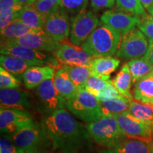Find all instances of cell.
I'll use <instances>...</instances> for the list:
<instances>
[{
  "label": "cell",
  "mask_w": 153,
  "mask_h": 153,
  "mask_svg": "<svg viewBox=\"0 0 153 153\" xmlns=\"http://www.w3.org/2000/svg\"><path fill=\"white\" fill-rule=\"evenodd\" d=\"M121 34L106 24H100L81 46L91 57L115 55L119 46Z\"/></svg>",
  "instance_id": "7a4b0ae2"
},
{
  "label": "cell",
  "mask_w": 153,
  "mask_h": 153,
  "mask_svg": "<svg viewBox=\"0 0 153 153\" xmlns=\"http://www.w3.org/2000/svg\"><path fill=\"white\" fill-rule=\"evenodd\" d=\"M100 20L102 24L108 25L119 31L122 36L136 28L139 18L123 11L108 10L103 13Z\"/></svg>",
  "instance_id": "9a60e30c"
},
{
  "label": "cell",
  "mask_w": 153,
  "mask_h": 153,
  "mask_svg": "<svg viewBox=\"0 0 153 153\" xmlns=\"http://www.w3.org/2000/svg\"><path fill=\"white\" fill-rule=\"evenodd\" d=\"M106 153H151V145L137 140H125Z\"/></svg>",
  "instance_id": "484cf974"
},
{
  "label": "cell",
  "mask_w": 153,
  "mask_h": 153,
  "mask_svg": "<svg viewBox=\"0 0 153 153\" xmlns=\"http://www.w3.org/2000/svg\"><path fill=\"white\" fill-rule=\"evenodd\" d=\"M73 83L78 87H84L91 75L90 68L88 66H71L63 65Z\"/></svg>",
  "instance_id": "f1b7e54d"
},
{
  "label": "cell",
  "mask_w": 153,
  "mask_h": 153,
  "mask_svg": "<svg viewBox=\"0 0 153 153\" xmlns=\"http://www.w3.org/2000/svg\"><path fill=\"white\" fill-rule=\"evenodd\" d=\"M131 101L129 99L122 94L109 100L100 101L102 117L116 116L128 111Z\"/></svg>",
  "instance_id": "44dd1931"
},
{
  "label": "cell",
  "mask_w": 153,
  "mask_h": 153,
  "mask_svg": "<svg viewBox=\"0 0 153 153\" xmlns=\"http://www.w3.org/2000/svg\"><path fill=\"white\" fill-rule=\"evenodd\" d=\"M111 82H112V80H111L110 78L91 75L86 82L84 88L89 92L97 97L98 94Z\"/></svg>",
  "instance_id": "1f68e13d"
},
{
  "label": "cell",
  "mask_w": 153,
  "mask_h": 153,
  "mask_svg": "<svg viewBox=\"0 0 153 153\" xmlns=\"http://www.w3.org/2000/svg\"><path fill=\"white\" fill-rule=\"evenodd\" d=\"M0 65L6 70L16 76H23L24 72L28 68L31 66H34L30 63L16 57L5 55H1Z\"/></svg>",
  "instance_id": "4316f807"
},
{
  "label": "cell",
  "mask_w": 153,
  "mask_h": 153,
  "mask_svg": "<svg viewBox=\"0 0 153 153\" xmlns=\"http://www.w3.org/2000/svg\"><path fill=\"white\" fill-rule=\"evenodd\" d=\"M133 83L136 82L144 76L153 72V65L144 58L132 59L128 61Z\"/></svg>",
  "instance_id": "83f0119b"
},
{
  "label": "cell",
  "mask_w": 153,
  "mask_h": 153,
  "mask_svg": "<svg viewBox=\"0 0 153 153\" xmlns=\"http://www.w3.org/2000/svg\"><path fill=\"white\" fill-rule=\"evenodd\" d=\"M23 7L16 0H0V29L16 20Z\"/></svg>",
  "instance_id": "603a6c76"
},
{
  "label": "cell",
  "mask_w": 153,
  "mask_h": 153,
  "mask_svg": "<svg viewBox=\"0 0 153 153\" xmlns=\"http://www.w3.org/2000/svg\"><path fill=\"white\" fill-rule=\"evenodd\" d=\"M53 80L57 91L66 101L73 99L79 90V87L73 83L63 67L55 72Z\"/></svg>",
  "instance_id": "ac0fdd59"
},
{
  "label": "cell",
  "mask_w": 153,
  "mask_h": 153,
  "mask_svg": "<svg viewBox=\"0 0 153 153\" xmlns=\"http://www.w3.org/2000/svg\"><path fill=\"white\" fill-rule=\"evenodd\" d=\"M58 62L71 66H88L91 65L94 57L85 52L80 45H74L68 39L61 42L55 52Z\"/></svg>",
  "instance_id": "8fae6325"
},
{
  "label": "cell",
  "mask_w": 153,
  "mask_h": 153,
  "mask_svg": "<svg viewBox=\"0 0 153 153\" xmlns=\"http://www.w3.org/2000/svg\"><path fill=\"white\" fill-rule=\"evenodd\" d=\"M152 131H153V127H152ZM151 153H153V140H152V145H151Z\"/></svg>",
  "instance_id": "7bdbcfd3"
},
{
  "label": "cell",
  "mask_w": 153,
  "mask_h": 153,
  "mask_svg": "<svg viewBox=\"0 0 153 153\" xmlns=\"http://www.w3.org/2000/svg\"><path fill=\"white\" fill-rule=\"evenodd\" d=\"M36 94L45 109L50 112L52 113L65 106L66 100L57 91L52 79L45 80L38 86Z\"/></svg>",
  "instance_id": "5bb4252c"
},
{
  "label": "cell",
  "mask_w": 153,
  "mask_h": 153,
  "mask_svg": "<svg viewBox=\"0 0 153 153\" xmlns=\"http://www.w3.org/2000/svg\"><path fill=\"white\" fill-rule=\"evenodd\" d=\"M39 30H36L29 28L22 21L16 19L1 29V43L13 41L26 34L39 31Z\"/></svg>",
  "instance_id": "7402d4cb"
},
{
  "label": "cell",
  "mask_w": 153,
  "mask_h": 153,
  "mask_svg": "<svg viewBox=\"0 0 153 153\" xmlns=\"http://www.w3.org/2000/svg\"><path fill=\"white\" fill-rule=\"evenodd\" d=\"M148 47L146 36L138 28H135L121 36L115 56L124 60L142 58Z\"/></svg>",
  "instance_id": "8992f818"
},
{
  "label": "cell",
  "mask_w": 153,
  "mask_h": 153,
  "mask_svg": "<svg viewBox=\"0 0 153 153\" xmlns=\"http://www.w3.org/2000/svg\"><path fill=\"white\" fill-rule=\"evenodd\" d=\"M16 19L22 21L29 28L36 30H43L45 24V16L38 12L32 4L24 6Z\"/></svg>",
  "instance_id": "d4e9b609"
},
{
  "label": "cell",
  "mask_w": 153,
  "mask_h": 153,
  "mask_svg": "<svg viewBox=\"0 0 153 153\" xmlns=\"http://www.w3.org/2000/svg\"><path fill=\"white\" fill-rule=\"evenodd\" d=\"M120 62L118 57L111 56L94 57L89 66L91 75L110 78V74L117 70Z\"/></svg>",
  "instance_id": "d6986e66"
},
{
  "label": "cell",
  "mask_w": 153,
  "mask_h": 153,
  "mask_svg": "<svg viewBox=\"0 0 153 153\" xmlns=\"http://www.w3.org/2000/svg\"><path fill=\"white\" fill-rule=\"evenodd\" d=\"M143 58L153 65V41H150L148 51Z\"/></svg>",
  "instance_id": "ab89813d"
},
{
  "label": "cell",
  "mask_w": 153,
  "mask_h": 153,
  "mask_svg": "<svg viewBox=\"0 0 153 153\" xmlns=\"http://www.w3.org/2000/svg\"><path fill=\"white\" fill-rule=\"evenodd\" d=\"M112 82L120 94L127 97L131 101L133 100V95L131 91V83L133 82L128 63H124L122 65L120 71L112 80Z\"/></svg>",
  "instance_id": "cb8c5ba5"
},
{
  "label": "cell",
  "mask_w": 153,
  "mask_h": 153,
  "mask_svg": "<svg viewBox=\"0 0 153 153\" xmlns=\"http://www.w3.org/2000/svg\"><path fill=\"white\" fill-rule=\"evenodd\" d=\"M152 74H153V72H152Z\"/></svg>",
  "instance_id": "f6af8a7d"
},
{
  "label": "cell",
  "mask_w": 153,
  "mask_h": 153,
  "mask_svg": "<svg viewBox=\"0 0 153 153\" xmlns=\"http://www.w3.org/2000/svg\"><path fill=\"white\" fill-rule=\"evenodd\" d=\"M120 95V94L113 85V82H111L103 90H101L98 94V95L97 96V98L100 101H105L109 100L111 99L116 98Z\"/></svg>",
  "instance_id": "74e56055"
},
{
  "label": "cell",
  "mask_w": 153,
  "mask_h": 153,
  "mask_svg": "<svg viewBox=\"0 0 153 153\" xmlns=\"http://www.w3.org/2000/svg\"><path fill=\"white\" fill-rule=\"evenodd\" d=\"M53 148L62 153H77L89 148L91 136L87 128L65 108L55 111L41 124Z\"/></svg>",
  "instance_id": "6da1fadb"
},
{
  "label": "cell",
  "mask_w": 153,
  "mask_h": 153,
  "mask_svg": "<svg viewBox=\"0 0 153 153\" xmlns=\"http://www.w3.org/2000/svg\"><path fill=\"white\" fill-rule=\"evenodd\" d=\"M128 112L153 127V106L132 100L130 103Z\"/></svg>",
  "instance_id": "f546056e"
},
{
  "label": "cell",
  "mask_w": 153,
  "mask_h": 153,
  "mask_svg": "<svg viewBox=\"0 0 153 153\" xmlns=\"http://www.w3.org/2000/svg\"><path fill=\"white\" fill-rule=\"evenodd\" d=\"M0 153H26L25 151L6 137L0 140Z\"/></svg>",
  "instance_id": "8d00e7d4"
},
{
  "label": "cell",
  "mask_w": 153,
  "mask_h": 153,
  "mask_svg": "<svg viewBox=\"0 0 153 153\" xmlns=\"http://www.w3.org/2000/svg\"><path fill=\"white\" fill-rule=\"evenodd\" d=\"M89 0H60V7L74 16L87 9Z\"/></svg>",
  "instance_id": "d6a6232c"
},
{
  "label": "cell",
  "mask_w": 153,
  "mask_h": 153,
  "mask_svg": "<svg viewBox=\"0 0 153 153\" xmlns=\"http://www.w3.org/2000/svg\"><path fill=\"white\" fill-rule=\"evenodd\" d=\"M65 106L74 116L86 123L97 121L102 118L100 101L84 87H79L75 97L66 101Z\"/></svg>",
  "instance_id": "277c9868"
},
{
  "label": "cell",
  "mask_w": 153,
  "mask_h": 153,
  "mask_svg": "<svg viewBox=\"0 0 153 153\" xmlns=\"http://www.w3.org/2000/svg\"><path fill=\"white\" fill-rule=\"evenodd\" d=\"M43 30L50 37L59 43L65 41L70 33L69 14L59 7L45 16Z\"/></svg>",
  "instance_id": "30bf717a"
},
{
  "label": "cell",
  "mask_w": 153,
  "mask_h": 153,
  "mask_svg": "<svg viewBox=\"0 0 153 153\" xmlns=\"http://www.w3.org/2000/svg\"><path fill=\"white\" fill-rule=\"evenodd\" d=\"M91 7L94 10L111 9L114 7L116 0H90Z\"/></svg>",
  "instance_id": "f35d334b"
},
{
  "label": "cell",
  "mask_w": 153,
  "mask_h": 153,
  "mask_svg": "<svg viewBox=\"0 0 153 153\" xmlns=\"http://www.w3.org/2000/svg\"><path fill=\"white\" fill-rule=\"evenodd\" d=\"M140 1L145 10L150 11L153 9V0H140Z\"/></svg>",
  "instance_id": "60d3db41"
},
{
  "label": "cell",
  "mask_w": 153,
  "mask_h": 153,
  "mask_svg": "<svg viewBox=\"0 0 153 153\" xmlns=\"http://www.w3.org/2000/svg\"><path fill=\"white\" fill-rule=\"evenodd\" d=\"M30 106L28 94L17 88L1 89L0 107L1 109L26 111Z\"/></svg>",
  "instance_id": "2e32d148"
},
{
  "label": "cell",
  "mask_w": 153,
  "mask_h": 153,
  "mask_svg": "<svg viewBox=\"0 0 153 153\" xmlns=\"http://www.w3.org/2000/svg\"><path fill=\"white\" fill-rule=\"evenodd\" d=\"M10 138L26 153H46L53 147L42 126L36 123L16 132Z\"/></svg>",
  "instance_id": "5b68a950"
},
{
  "label": "cell",
  "mask_w": 153,
  "mask_h": 153,
  "mask_svg": "<svg viewBox=\"0 0 153 153\" xmlns=\"http://www.w3.org/2000/svg\"><path fill=\"white\" fill-rule=\"evenodd\" d=\"M54 69L51 65L31 66L23 74L24 85L28 89L37 88L47 79L54 77Z\"/></svg>",
  "instance_id": "e0dca14e"
},
{
  "label": "cell",
  "mask_w": 153,
  "mask_h": 153,
  "mask_svg": "<svg viewBox=\"0 0 153 153\" xmlns=\"http://www.w3.org/2000/svg\"><path fill=\"white\" fill-rule=\"evenodd\" d=\"M60 0H36L32 5L43 16H45L60 7Z\"/></svg>",
  "instance_id": "836d02e7"
},
{
  "label": "cell",
  "mask_w": 153,
  "mask_h": 153,
  "mask_svg": "<svg viewBox=\"0 0 153 153\" xmlns=\"http://www.w3.org/2000/svg\"><path fill=\"white\" fill-rule=\"evenodd\" d=\"M16 1H19L20 4H22L23 6H26V5L32 4L36 0H16Z\"/></svg>",
  "instance_id": "b9f144b4"
},
{
  "label": "cell",
  "mask_w": 153,
  "mask_h": 153,
  "mask_svg": "<svg viewBox=\"0 0 153 153\" xmlns=\"http://www.w3.org/2000/svg\"><path fill=\"white\" fill-rule=\"evenodd\" d=\"M133 97L140 103L153 106L152 73L144 76L135 84Z\"/></svg>",
  "instance_id": "ffe728a7"
},
{
  "label": "cell",
  "mask_w": 153,
  "mask_h": 153,
  "mask_svg": "<svg viewBox=\"0 0 153 153\" xmlns=\"http://www.w3.org/2000/svg\"><path fill=\"white\" fill-rule=\"evenodd\" d=\"M91 138L103 146L111 148L126 140L115 116L102 117L86 126Z\"/></svg>",
  "instance_id": "3957f363"
},
{
  "label": "cell",
  "mask_w": 153,
  "mask_h": 153,
  "mask_svg": "<svg viewBox=\"0 0 153 153\" xmlns=\"http://www.w3.org/2000/svg\"><path fill=\"white\" fill-rule=\"evenodd\" d=\"M0 52L1 55L16 57L30 63L34 66L51 65L53 68L57 65V62H58L56 58H51L48 55L44 52H41L18 44H2L1 45Z\"/></svg>",
  "instance_id": "9c48e42d"
},
{
  "label": "cell",
  "mask_w": 153,
  "mask_h": 153,
  "mask_svg": "<svg viewBox=\"0 0 153 153\" xmlns=\"http://www.w3.org/2000/svg\"><path fill=\"white\" fill-rule=\"evenodd\" d=\"M148 12L150 13V14L151 15V16H153V9H151V10H150V11H148Z\"/></svg>",
  "instance_id": "ee69618b"
},
{
  "label": "cell",
  "mask_w": 153,
  "mask_h": 153,
  "mask_svg": "<svg viewBox=\"0 0 153 153\" xmlns=\"http://www.w3.org/2000/svg\"><path fill=\"white\" fill-rule=\"evenodd\" d=\"M34 123L31 115L26 111L16 109L0 111V128L1 133L11 136L22 128Z\"/></svg>",
  "instance_id": "7c38bea8"
},
{
  "label": "cell",
  "mask_w": 153,
  "mask_h": 153,
  "mask_svg": "<svg viewBox=\"0 0 153 153\" xmlns=\"http://www.w3.org/2000/svg\"><path fill=\"white\" fill-rule=\"evenodd\" d=\"M116 9L138 18L148 14L140 0H116Z\"/></svg>",
  "instance_id": "4dcf8cb0"
},
{
  "label": "cell",
  "mask_w": 153,
  "mask_h": 153,
  "mask_svg": "<svg viewBox=\"0 0 153 153\" xmlns=\"http://www.w3.org/2000/svg\"><path fill=\"white\" fill-rule=\"evenodd\" d=\"M20 82L14 74L6 70L2 67L0 68V88L1 89H12L18 88Z\"/></svg>",
  "instance_id": "e575fe53"
},
{
  "label": "cell",
  "mask_w": 153,
  "mask_h": 153,
  "mask_svg": "<svg viewBox=\"0 0 153 153\" xmlns=\"http://www.w3.org/2000/svg\"><path fill=\"white\" fill-rule=\"evenodd\" d=\"M101 24L98 16L90 10L85 9L72 16L70 18V42L74 45H82Z\"/></svg>",
  "instance_id": "52a82bcc"
},
{
  "label": "cell",
  "mask_w": 153,
  "mask_h": 153,
  "mask_svg": "<svg viewBox=\"0 0 153 153\" xmlns=\"http://www.w3.org/2000/svg\"><path fill=\"white\" fill-rule=\"evenodd\" d=\"M137 27L144 33L150 41H153V16L146 14L139 18Z\"/></svg>",
  "instance_id": "d590c367"
},
{
  "label": "cell",
  "mask_w": 153,
  "mask_h": 153,
  "mask_svg": "<svg viewBox=\"0 0 153 153\" xmlns=\"http://www.w3.org/2000/svg\"><path fill=\"white\" fill-rule=\"evenodd\" d=\"M127 138L137 140L152 145V127L130 114L128 111L115 116Z\"/></svg>",
  "instance_id": "ba28073f"
},
{
  "label": "cell",
  "mask_w": 153,
  "mask_h": 153,
  "mask_svg": "<svg viewBox=\"0 0 153 153\" xmlns=\"http://www.w3.org/2000/svg\"><path fill=\"white\" fill-rule=\"evenodd\" d=\"M13 43L22 45L41 52L55 53L60 43L44 32L43 30L24 35L13 41L1 43V45Z\"/></svg>",
  "instance_id": "4fadbf2b"
}]
</instances>
